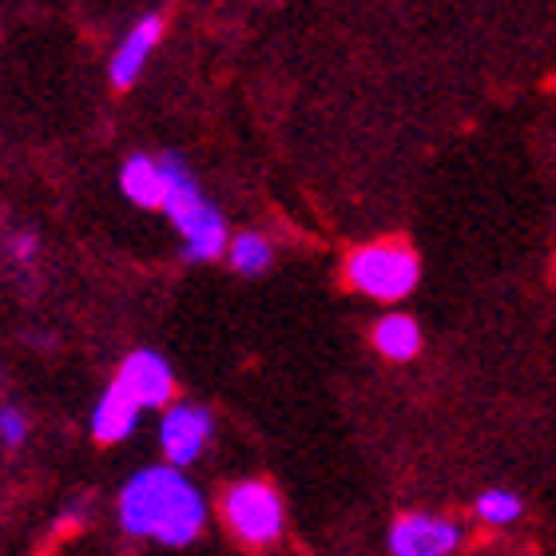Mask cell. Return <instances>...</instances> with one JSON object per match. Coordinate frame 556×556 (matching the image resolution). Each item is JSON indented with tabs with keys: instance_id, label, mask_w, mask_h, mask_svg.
<instances>
[{
	"instance_id": "obj_1",
	"label": "cell",
	"mask_w": 556,
	"mask_h": 556,
	"mask_svg": "<svg viewBox=\"0 0 556 556\" xmlns=\"http://www.w3.org/2000/svg\"><path fill=\"white\" fill-rule=\"evenodd\" d=\"M207 505L179 469H143L119 493V521L136 536H155L163 545H187L203 529Z\"/></svg>"
},
{
	"instance_id": "obj_2",
	"label": "cell",
	"mask_w": 556,
	"mask_h": 556,
	"mask_svg": "<svg viewBox=\"0 0 556 556\" xmlns=\"http://www.w3.org/2000/svg\"><path fill=\"white\" fill-rule=\"evenodd\" d=\"M160 172H163V211L175 223V231L184 235L187 258L191 263L219 258L227 251V223H223V215L203 199V191H199V184L191 179V172H187V163L179 155H163Z\"/></svg>"
},
{
	"instance_id": "obj_3",
	"label": "cell",
	"mask_w": 556,
	"mask_h": 556,
	"mask_svg": "<svg viewBox=\"0 0 556 556\" xmlns=\"http://www.w3.org/2000/svg\"><path fill=\"white\" fill-rule=\"evenodd\" d=\"M346 275L362 294L382 302H397L417 287L421 267H417V255L406 243H370L350 255Z\"/></svg>"
},
{
	"instance_id": "obj_4",
	"label": "cell",
	"mask_w": 556,
	"mask_h": 556,
	"mask_svg": "<svg viewBox=\"0 0 556 556\" xmlns=\"http://www.w3.org/2000/svg\"><path fill=\"white\" fill-rule=\"evenodd\" d=\"M223 517L243 545H275L282 533V501L267 481H243L223 497Z\"/></svg>"
},
{
	"instance_id": "obj_5",
	"label": "cell",
	"mask_w": 556,
	"mask_h": 556,
	"mask_svg": "<svg viewBox=\"0 0 556 556\" xmlns=\"http://www.w3.org/2000/svg\"><path fill=\"white\" fill-rule=\"evenodd\" d=\"M116 386L124 390V397H128L136 409H155L172 397L175 382H172V366H167L160 354H151V350H136V354L124 362Z\"/></svg>"
},
{
	"instance_id": "obj_6",
	"label": "cell",
	"mask_w": 556,
	"mask_h": 556,
	"mask_svg": "<svg viewBox=\"0 0 556 556\" xmlns=\"http://www.w3.org/2000/svg\"><path fill=\"white\" fill-rule=\"evenodd\" d=\"M462 533L445 517H402L390 529V553L394 556H450Z\"/></svg>"
},
{
	"instance_id": "obj_7",
	"label": "cell",
	"mask_w": 556,
	"mask_h": 556,
	"mask_svg": "<svg viewBox=\"0 0 556 556\" xmlns=\"http://www.w3.org/2000/svg\"><path fill=\"white\" fill-rule=\"evenodd\" d=\"M163 453L172 465H191L211 438V414L199 406H175L163 417Z\"/></svg>"
},
{
	"instance_id": "obj_8",
	"label": "cell",
	"mask_w": 556,
	"mask_h": 556,
	"mask_svg": "<svg viewBox=\"0 0 556 556\" xmlns=\"http://www.w3.org/2000/svg\"><path fill=\"white\" fill-rule=\"evenodd\" d=\"M160 36H163V16H155V12L143 16V21L124 36V45L116 48V56L108 64V80L116 84V88H131V84L139 80V72H143V64H148L151 48L160 45Z\"/></svg>"
},
{
	"instance_id": "obj_9",
	"label": "cell",
	"mask_w": 556,
	"mask_h": 556,
	"mask_svg": "<svg viewBox=\"0 0 556 556\" xmlns=\"http://www.w3.org/2000/svg\"><path fill=\"white\" fill-rule=\"evenodd\" d=\"M119 187L136 207H163V172L155 155H131L119 172Z\"/></svg>"
},
{
	"instance_id": "obj_10",
	"label": "cell",
	"mask_w": 556,
	"mask_h": 556,
	"mask_svg": "<svg viewBox=\"0 0 556 556\" xmlns=\"http://www.w3.org/2000/svg\"><path fill=\"white\" fill-rule=\"evenodd\" d=\"M136 417H139V409L124 397L119 386H112V390L100 397V406H96V417H92L96 441H124L131 429H136Z\"/></svg>"
},
{
	"instance_id": "obj_11",
	"label": "cell",
	"mask_w": 556,
	"mask_h": 556,
	"mask_svg": "<svg viewBox=\"0 0 556 556\" xmlns=\"http://www.w3.org/2000/svg\"><path fill=\"white\" fill-rule=\"evenodd\" d=\"M374 346L382 350L386 358L409 362L417 350H421V330H417V323L406 318V314H390V318H382L378 330H374Z\"/></svg>"
},
{
	"instance_id": "obj_12",
	"label": "cell",
	"mask_w": 556,
	"mask_h": 556,
	"mask_svg": "<svg viewBox=\"0 0 556 556\" xmlns=\"http://www.w3.org/2000/svg\"><path fill=\"white\" fill-rule=\"evenodd\" d=\"M231 267L239 275H263L270 267V247L263 235H239L231 243Z\"/></svg>"
},
{
	"instance_id": "obj_13",
	"label": "cell",
	"mask_w": 556,
	"mask_h": 556,
	"mask_svg": "<svg viewBox=\"0 0 556 556\" xmlns=\"http://www.w3.org/2000/svg\"><path fill=\"white\" fill-rule=\"evenodd\" d=\"M477 517L489 525H509L521 517V501L513 497V493H505V489H493V493H485V497L477 501Z\"/></svg>"
},
{
	"instance_id": "obj_14",
	"label": "cell",
	"mask_w": 556,
	"mask_h": 556,
	"mask_svg": "<svg viewBox=\"0 0 556 556\" xmlns=\"http://www.w3.org/2000/svg\"><path fill=\"white\" fill-rule=\"evenodd\" d=\"M0 438L9 445H21L24 441V417L16 409H0Z\"/></svg>"
},
{
	"instance_id": "obj_15",
	"label": "cell",
	"mask_w": 556,
	"mask_h": 556,
	"mask_svg": "<svg viewBox=\"0 0 556 556\" xmlns=\"http://www.w3.org/2000/svg\"><path fill=\"white\" fill-rule=\"evenodd\" d=\"M12 255L21 258V263H28V258L36 255V239H33V235H16V239H12Z\"/></svg>"
}]
</instances>
